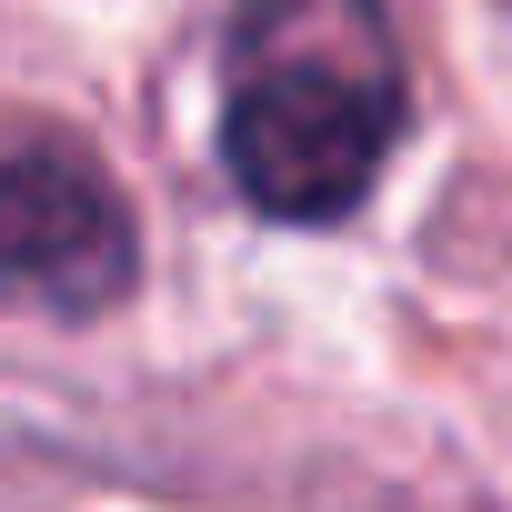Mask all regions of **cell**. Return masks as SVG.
<instances>
[{
    "label": "cell",
    "instance_id": "7a4b0ae2",
    "mask_svg": "<svg viewBox=\"0 0 512 512\" xmlns=\"http://www.w3.org/2000/svg\"><path fill=\"white\" fill-rule=\"evenodd\" d=\"M141 241L101 151L61 121L0 111V312L91 322L131 292Z\"/></svg>",
    "mask_w": 512,
    "mask_h": 512
},
{
    "label": "cell",
    "instance_id": "6da1fadb",
    "mask_svg": "<svg viewBox=\"0 0 512 512\" xmlns=\"http://www.w3.org/2000/svg\"><path fill=\"white\" fill-rule=\"evenodd\" d=\"M402 41L382 0H231L221 171L272 221H342L402 141Z\"/></svg>",
    "mask_w": 512,
    "mask_h": 512
}]
</instances>
